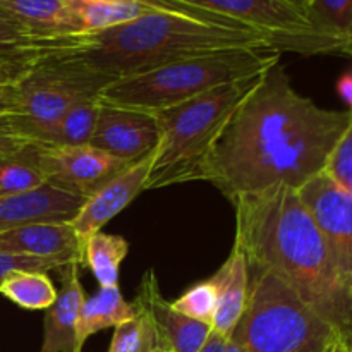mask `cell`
<instances>
[{
  "mask_svg": "<svg viewBox=\"0 0 352 352\" xmlns=\"http://www.w3.org/2000/svg\"><path fill=\"white\" fill-rule=\"evenodd\" d=\"M351 110L318 107L299 95L280 60L258 78L217 140L201 181L229 199L323 174L330 153L351 122Z\"/></svg>",
  "mask_w": 352,
  "mask_h": 352,
  "instance_id": "obj_1",
  "label": "cell"
},
{
  "mask_svg": "<svg viewBox=\"0 0 352 352\" xmlns=\"http://www.w3.org/2000/svg\"><path fill=\"white\" fill-rule=\"evenodd\" d=\"M236 239L250 270L280 278L339 337L352 333V294L296 189L275 186L230 199Z\"/></svg>",
  "mask_w": 352,
  "mask_h": 352,
  "instance_id": "obj_2",
  "label": "cell"
},
{
  "mask_svg": "<svg viewBox=\"0 0 352 352\" xmlns=\"http://www.w3.org/2000/svg\"><path fill=\"white\" fill-rule=\"evenodd\" d=\"M120 26L74 33L67 54L50 60L96 78L103 86L162 65L232 48H272L270 38L234 19L168 0ZM277 52V50H275Z\"/></svg>",
  "mask_w": 352,
  "mask_h": 352,
  "instance_id": "obj_3",
  "label": "cell"
},
{
  "mask_svg": "<svg viewBox=\"0 0 352 352\" xmlns=\"http://www.w3.org/2000/svg\"><path fill=\"white\" fill-rule=\"evenodd\" d=\"M280 55L272 48H232L182 58L103 86L98 102L155 116L217 86L256 78Z\"/></svg>",
  "mask_w": 352,
  "mask_h": 352,
  "instance_id": "obj_4",
  "label": "cell"
},
{
  "mask_svg": "<svg viewBox=\"0 0 352 352\" xmlns=\"http://www.w3.org/2000/svg\"><path fill=\"white\" fill-rule=\"evenodd\" d=\"M260 76L217 86L155 113L158 141L144 191L201 181L217 140Z\"/></svg>",
  "mask_w": 352,
  "mask_h": 352,
  "instance_id": "obj_5",
  "label": "cell"
},
{
  "mask_svg": "<svg viewBox=\"0 0 352 352\" xmlns=\"http://www.w3.org/2000/svg\"><path fill=\"white\" fill-rule=\"evenodd\" d=\"M229 337L243 352H330L339 336L280 278L254 268L246 308Z\"/></svg>",
  "mask_w": 352,
  "mask_h": 352,
  "instance_id": "obj_6",
  "label": "cell"
},
{
  "mask_svg": "<svg viewBox=\"0 0 352 352\" xmlns=\"http://www.w3.org/2000/svg\"><path fill=\"white\" fill-rule=\"evenodd\" d=\"M243 23L270 38L278 54L351 55L344 38L316 28L302 10L284 0H168Z\"/></svg>",
  "mask_w": 352,
  "mask_h": 352,
  "instance_id": "obj_7",
  "label": "cell"
},
{
  "mask_svg": "<svg viewBox=\"0 0 352 352\" xmlns=\"http://www.w3.org/2000/svg\"><path fill=\"white\" fill-rule=\"evenodd\" d=\"M102 88L96 78L47 60L17 79L16 110L3 127L45 144V136L78 100Z\"/></svg>",
  "mask_w": 352,
  "mask_h": 352,
  "instance_id": "obj_8",
  "label": "cell"
},
{
  "mask_svg": "<svg viewBox=\"0 0 352 352\" xmlns=\"http://www.w3.org/2000/svg\"><path fill=\"white\" fill-rule=\"evenodd\" d=\"M311 215L337 274L352 294V195L325 174H318L298 189Z\"/></svg>",
  "mask_w": 352,
  "mask_h": 352,
  "instance_id": "obj_9",
  "label": "cell"
},
{
  "mask_svg": "<svg viewBox=\"0 0 352 352\" xmlns=\"http://www.w3.org/2000/svg\"><path fill=\"white\" fill-rule=\"evenodd\" d=\"M34 164L52 186L88 199L127 167L105 151L89 144L43 146L34 155Z\"/></svg>",
  "mask_w": 352,
  "mask_h": 352,
  "instance_id": "obj_10",
  "label": "cell"
},
{
  "mask_svg": "<svg viewBox=\"0 0 352 352\" xmlns=\"http://www.w3.org/2000/svg\"><path fill=\"white\" fill-rule=\"evenodd\" d=\"M158 127L155 116L100 103L98 119L88 144L133 164L155 150Z\"/></svg>",
  "mask_w": 352,
  "mask_h": 352,
  "instance_id": "obj_11",
  "label": "cell"
},
{
  "mask_svg": "<svg viewBox=\"0 0 352 352\" xmlns=\"http://www.w3.org/2000/svg\"><path fill=\"white\" fill-rule=\"evenodd\" d=\"M153 155L155 150L144 155L140 160L129 164L112 181L107 182L103 188H100L86 199L81 210L71 220L72 229L82 248L89 237L102 232L103 227L113 217L119 215L141 191H144L151 164H153Z\"/></svg>",
  "mask_w": 352,
  "mask_h": 352,
  "instance_id": "obj_12",
  "label": "cell"
},
{
  "mask_svg": "<svg viewBox=\"0 0 352 352\" xmlns=\"http://www.w3.org/2000/svg\"><path fill=\"white\" fill-rule=\"evenodd\" d=\"M134 305L143 309L155 330V346L168 352H199L212 333L208 323L181 315L162 296L153 272H146Z\"/></svg>",
  "mask_w": 352,
  "mask_h": 352,
  "instance_id": "obj_13",
  "label": "cell"
},
{
  "mask_svg": "<svg viewBox=\"0 0 352 352\" xmlns=\"http://www.w3.org/2000/svg\"><path fill=\"white\" fill-rule=\"evenodd\" d=\"M72 41V33H40L0 16V78H23L36 65L67 54Z\"/></svg>",
  "mask_w": 352,
  "mask_h": 352,
  "instance_id": "obj_14",
  "label": "cell"
},
{
  "mask_svg": "<svg viewBox=\"0 0 352 352\" xmlns=\"http://www.w3.org/2000/svg\"><path fill=\"white\" fill-rule=\"evenodd\" d=\"M86 198L45 182L33 191L0 198V232L30 223L71 222Z\"/></svg>",
  "mask_w": 352,
  "mask_h": 352,
  "instance_id": "obj_15",
  "label": "cell"
},
{
  "mask_svg": "<svg viewBox=\"0 0 352 352\" xmlns=\"http://www.w3.org/2000/svg\"><path fill=\"white\" fill-rule=\"evenodd\" d=\"M0 253L38 258H67L85 265V248L71 222L30 223L0 232Z\"/></svg>",
  "mask_w": 352,
  "mask_h": 352,
  "instance_id": "obj_16",
  "label": "cell"
},
{
  "mask_svg": "<svg viewBox=\"0 0 352 352\" xmlns=\"http://www.w3.org/2000/svg\"><path fill=\"white\" fill-rule=\"evenodd\" d=\"M79 263L60 267V291L57 299L45 309L43 344L40 352H78L76 327L85 302V289L79 280Z\"/></svg>",
  "mask_w": 352,
  "mask_h": 352,
  "instance_id": "obj_17",
  "label": "cell"
},
{
  "mask_svg": "<svg viewBox=\"0 0 352 352\" xmlns=\"http://www.w3.org/2000/svg\"><path fill=\"white\" fill-rule=\"evenodd\" d=\"M210 278L217 289V309L212 320V330L229 337L243 316L250 294V267L236 244L226 263Z\"/></svg>",
  "mask_w": 352,
  "mask_h": 352,
  "instance_id": "obj_18",
  "label": "cell"
},
{
  "mask_svg": "<svg viewBox=\"0 0 352 352\" xmlns=\"http://www.w3.org/2000/svg\"><path fill=\"white\" fill-rule=\"evenodd\" d=\"M138 315L134 302H127L116 287H100L98 292L85 299L79 311L76 327V349L82 352L86 340L105 329H116L124 322H129Z\"/></svg>",
  "mask_w": 352,
  "mask_h": 352,
  "instance_id": "obj_19",
  "label": "cell"
},
{
  "mask_svg": "<svg viewBox=\"0 0 352 352\" xmlns=\"http://www.w3.org/2000/svg\"><path fill=\"white\" fill-rule=\"evenodd\" d=\"M76 33H96L120 26L157 9L151 0H120V2H89L69 0Z\"/></svg>",
  "mask_w": 352,
  "mask_h": 352,
  "instance_id": "obj_20",
  "label": "cell"
},
{
  "mask_svg": "<svg viewBox=\"0 0 352 352\" xmlns=\"http://www.w3.org/2000/svg\"><path fill=\"white\" fill-rule=\"evenodd\" d=\"M0 16L40 33H76L69 0H0Z\"/></svg>",
  "mask_w": 352,
  "mask_h": 352,
  "instance_id": "obj_21",
  "label": "cell"
},
{
  "mask_svg": "<svg viewBox=\"0 0 352 352\" xmlns=\"http://www.w3.org/2000/svg\"><path fill=\"white\" fill-rule=\"evenodd\" d=\"M129 253V243L117 234L98 232L85 244V265L93 272L100 287L119 285V270Z\"/></svg>",
  "mask_w": 352,
  "mask_h": 352,
  "instance_id": "obj_22",
  "label": "cell"
},
{
  "mask_svg": "<svg viewBox=\"0 0 352 352\" xmlns=\"http://www.w3.org/2000/svg\"><path fill=\"white\" fill-rule=\"evenodd\" d=\"M100 102L98 95L85 96L78 100L67 112L64 113L57 126L45 136V144L48 146H79L88 144L98 119Z\"/></svg>",
  "mask_w": 352,
  "mask_h": 352,
  "instance_id": "obj_23",
  "label": "cell"
},
{
  "mask_svg": "<svg viewBox=\"0 0 352 352\" xmlns=\"http://www.w3.org/2000/svg\"><path fill=\"white\" fill-rule=\"evenodd\" d=\"M0 294L23 309H48L57 289L47 272H16L0 287Z\"/></svg>",
  "mask_w": 352,
  "mask_h": 352,
  "instance_id": "obj_24",
  "label": "cell"
},
{
  "mask_svg": "<svg viewBox=\"0 0 352 352\" xmlns=\"http://www.w3.org/2000/svg\"><path fill=\"white\" fill-rule=\"evenodd\" d=\"M36 151L21 155V157L0 160V198L2 196L23 195V192L33 191V189L40 188V186L47 182L45 181V175L41 174L38 165L34 164Z\"/></svg>",
  "mask_w": 352,
  "mask_h": 352,
  "instance_id": "obj_25",
  "label": "cell"
},
{
  "mask_svg": "<svg viewBox=\"0 0 352 352\" xmlns=\"http://www.w3.org/2000/svg\"><path fill=\"white\" fill-rule=\"evenodd\" d=\"M306 16L320 30L344 38L352 54V0H313Z\"/></svg>",
  "mask_w": 352,
  "mask_h": 352,
  "instance_id": "obj_26",
  "label": "cell"
},
{
  "mask_svg": "<svg viewBox=\"0 0 352 352\" xmlns=\"http://www.w3.org/2000/svg\"><path fill=\"white\" fill-rule=\"evenodd\" d=\"M170 306L181 315L198 320V322L208 323L212 327V320L217 309L215 284L212 282V278L192 284L175 301H170Z\"/></svg>",
  "mask_w": 352,
  "mask_h": 352,
  "instance_id": "obj_27",
  "label": "cell"
},
{
  "mask_svg": "<svg viewBox=\"0 0 352 352\" xmlns=\"http://www.w3.org/2000/svg\"><path fill=\"white\" fill-rule=\"evenodd\" d=\"M151 344H155L153 325L146 313L138 308V315L133 320L116 327L109 352H140Z\"/></svg>",
  "mask_w": 352,
  "mask_h": 352,
  "instance_id": "obj_28",
  "label": "cell"
},
{
  "mask_svg": "<svg viewBox=\"0 0 352 352\" xmlns=\"http://www.w3.org/2000/svg\"><path fill=\"white\" fill-rule=\"evenodd\" d=\"M323 174L352 195V117L347 129L330 153Z\"/></svg>",
  "mask_w": 352,
  "mask_h": 352,
  "instance_id": "obj_29",
  "label": "cell"
},
{
  "mask_svg": "<svg viewBox=\"0 0 352 352\" xmlns=\"http://www.w3.org/2000/svg\"><path fill=\"white\" fill-rule=\"evenodd\" d=\"M69 263H76V261L67 260V258H38L28 256V254L0 253V287L16 272H50L58 270Z\"/></svg>",
  "mask_w": 352,
  "mask_h": 352,
  "instance_id": "obj_30",
  "label": "cell"
},
{
  "mask_svg": "<svg viewBox=\"0 0 352 352\" xmlns=\"http://www.w3.org/2000/svg\"><path fill=\"white\" fill-rule=\"evenodd\" d=\"M41 146H45V144L30 140V138L23 136V134L16 133V131H10L7 127L0 126V160L33 153V151H36Z\"/></svg>",
  "mask_w": 352,
  "mask_h": 352,
  "instance_id": "obj_31",
  "label": "cell"
},
{
  "mask_svg": "<svg viewBox=\"0 0 352 352\" xmlns=\"http://www.w3.org/2000/svg\"><path fill=\"white\" fill-rule=\"evenodd\" d=\"M17 103V79L0 78V126L12 117Z\"/></svg>",
  "mask_w": 352,
  "mask_h": 352,
  "instance_id": "obj_32",
  "label": "cell"
},
{
  "mask_svg": "<svg viewBox=\"0 0 352 352\" xmlns=\"http://www.w3.org/2000/svg\"><path fill=\"white\" fill-rule=\"evenodd\" d=\"M337 91L352 112V71L340 76L339 81H337Z\"/></svg>",
  "mask_w": 352,
  "mask_h": 352,
  "instance_id": "obj_33",
  "label": "cell"
},
{
  "mask_svg": "<svg viewBox=\"0 0 352 352\" xmlns=\"http://www.w3.org/2000/svg\"><path fill=\"white\" fill-rule=\"evenodd\" d=\"M227 339H229V337L222 336V333L219 332H213L212 330L208 340H206L205 346L201 347V351L199 352H223V349H226Z\"/></svg>",
  "mask_w": 352,
  "mask_h": 352,
  "instance_id": "obj_34",
  "label": "cell"
},
{
  "mask_svg": "<svg viewBox=\"0 0 352 352\" xmlns=\"http://www.w3.org/2000/svg\"><path fill=\"white\" fill-rule=\"evenodd\" d=\"M330 352H352V333L347 337H337Z\"/></svg>",
  "mask_w": 352,
  "mask_h": 352,
  "instance_id": "obj_35",
  "label": "cell"
},
{
  "mask_svg": "<svg viewBox=\"0 0 352 352\" xmlns=\"http://www.w3.org/2000/svg\"><path fill=\"white\" fill-rule=\"evenodd\" d=\"M284 2L291 3L292 7H296V9L302 10V12L306 14V9H308V7L311 6V2H313V0H284Z\"/></svg>",
  "mask_w": 352,
  "mask_h": 352,
  "instance_id": "obj_36",
  "label": "cell"
},
{
  "mask_svg": "<svg viewBox=\"0 0 352 352\" xmlns=\"http://www.w3.org/2000/svg\"><path fill=\"white\" fill-rule=\"evenodd\" d=\"M223 352H243V349H241V346L232 339V337H229V339H227L226 349H223Z\"/></svg>",
  "mask_w": 352,
  "mask_h": 352,
  "instance_id": "obj_37",
  "label": "cell"
},
{
  "mask_svg": "<svg viewBox=\"0 0 352 352\" xmlns=\"http://www.w3.org/2000/svg\"><path fill=\"white\" fill-rule=\"evenodd\" d=\"M153 347H155V344H151V346H146L144 349H141L140 352H151V351H153Z\"/></svg>",
  "mask_w": 352,
  "mask_h": 352,
  "instance_id": "obj_38",
  "label": "cell"
},
{
  "mask_svg": "<svg viewBox=\"0 0 352 352\" xmlns=\"http://www.w3.org/2000/svg\"><path fill=\"white\" fill-rule=\"evenodd\" d=\"M89 2H120V0H89Z\"/></svg>",
  "mask_w": 352,
  "mask_h": 352,
  "instance_id": "obj_39",
  "label": "cell"
},
{
  "mask_svg": "<svg viewBox=\"0 0 352 352\" xmlns=\"http://www.w3.org/2000/svg\"><path fill=\"white\" fill-rule=\"evenodd\" d=\"M151 352H168V351H165V349H162V347H157V346H155V347H153V351H151Z\"/></svg>",
  "mask_w": 352,
  "mask_h": 352,
  "instance_id": "obj_40",
  "label": "cell"
},
{
  "mask_svg": "<svg viewBox=\"0 0 352 352\" xmlns=\"http://www.w3.org/2000/svg\"><path fill=\"white\" fill-rule=\"evenodd\" d=\"M351 55H352V54H351Z\"/></svg>",
  "mask_w": 352,
  "mask_h": 352,
  "instance_id": "obj_41",
  "label": "cell"
},
{
  "mask_svg": "<svg viewBox=\"0 0 352 352\" xmlns=\"http://www.w3.org/2000/svg\"><path fill=\"white\" fill-rule=\"evenodd\" d=\"M6 79H7V78H6Z\"/></svg>",
  "mask_w": 352,
  "mask_h": 352,
  "instance_id": "obj_42",
  "label": "cell"
}]
</instances>
